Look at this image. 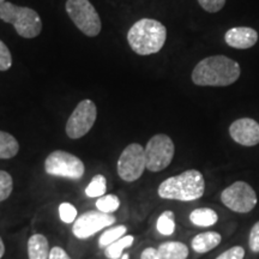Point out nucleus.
Here are the masks:
<instances>
[{"label": "nucleus", "instance_id": "nucleus-9", "mask_svg": "<svg viewBox=\"0 0 259 259\" xmlns=\"http://www.w3.org/2000/svg\"><path fill=\"white\" fill-rule=\"evenodd\" d=\"M97 118L96 105L92 100H83L77 105L72 114L67 119L66 131L67 137L79 139L85 136L93 128Z\"/></svg>", "mask_w": 259, "mask_h": 259}, {"label": "nucleus", "instance_id": "nucleus-30", "mask_svg": "<svg viewBox=\"0 0 259 259\" xmlns=\"http://www.w3.org/2000/svg\"><path fill=\"white\" fill-rule=\"evenodd\" d=\"M48 259H71V257L64 248L59 247V246H54L53 248H51L50 258Z\"/></svg>", "mask_w": 259, "mask_h": 259}, {"label": "nucleus", "instance_id": "nucleus-18", "mask_svg": "<svg viewBox=\"0 0 259 259\" xmlns=\"http://www.w3.org/2000/svg\"><path fill=\"white\" fill-rule=\"evenodd\" d=\"M19 151L18 141L9 132L0 131V160L15 157Z\"/></svg>", "mask_w": 259, "mask_h": 259}, {"label": "nucleus", "instance_id": "nucleus-21", "mask_svg": "<svg viewBox=\"0 0 259 259\" xmlns=\"http://www.w3.org/2000/svg\"><path fill=\"white\" fill-rule=\"evenodd\" d=\"M107 190V180L102 174H96L93 178L89 185L85 189V194L90 198H100V197L105 196Z\"/></svg>", "mask_w": 259, "mask_h": 259}, {"label": "nucleus", "instance_id": "nucleus-34", "mask_svg": "<svg viewBox=\"0 0 259 259\" xmlns=\"http://www.w3.org/2000/svg\"><path fill=\"white\" fill-rule=\"evenodd\" d=\"M5 2H6V0H0V5H2L3 3H5Z\"/></svg>", "mask_w": 259, "mask_h": 259}, {"label": "nucleus", "instance_id": "nucleus-14", "mask_svg": "<svg viewBox=\"0 0 259 259\" xmlns=\"http://www.w3.org/2000/svg\"><path fill=\"white\" fill-rule=\"evenodd\" d=\"M222 236L218 232H205L196 235L191 241V247L197 253H206L221 244Z\"/></svg>", "mask_w": 259, "mask_h": 259}, {"label": "nucleus", "instance_id": "nucleus-3", "mask_svg": "<svg viewBox=\"0 0 259 259\" xmlns=\"http://www.w3.org/2000/svg\"><path fill=\"white\" fill-rule=\"evenodd\" d=\"M205 192V180L203 174L197 169L183 171L163 180L157 189L161 198L179 200V202H193L202 198Z\"/></svg>", "mask_w": 259, "mask_h": 259}, {"label": "nucleus", "instance_id": "nucleus-2", "mask_svg": "<svg viewBox=\"0 0 259 259\" xmlns=\"http://www.w3.org/2000/svg\"><path fill=\"white\" fill-rule=\"evenodd\" d=\"M167 40V29L160 21L142 18L127 31V42L138 56H151L158 53Z\"/></svg>", "mask_w": 259, "mask_h": 259}, {"label": "nucleus", "instance_id": "nucleus-7", "mask_svg": "<svg viewBox=\"0 0 259 259\" xmlns=\"http://www.w3.org/2000/svg\"><path fill=\"white\" fill-rule=\"evenodd\" d=\"M45 170L53 177L79 180L85 171L83 161L73 154L64 150H56L48 155L45 161Z\"/></svg>", "mask_w": 259, "mask_h": 259}, {"label": "nucleus", "instance_id": "nucleus-25", "mask_svg": "<svg viewBox=\"0 0 259 259\" xmlns=\"http://www.w3.org/2000/svg\"><path fill=\"white\" fill-rule=\"evenodd\" d=\"M59 216L64 223H73L77 220V209L70 203H61L59 205Z\"/></svg>", "mask_w": 259, "mask_h": 259}, {"label": "nucleus", "instance_id": "nucleus-8", "mask_svg": "<svg viewBox=\"0 0 259 259\" xmlns=\"http://www.w3.org/2000/svg\"><path fill=\"white\" fill-rule=\"evenodd\" d=\"M221 202L226 208L238 213H247L257 205V194L245 181H235L222 191Z\"/></svg>", "mask_w": 259, "mask_h": 259}, {"label": "nucleus", "instance_id": "nucleus-29", "mask_svg": "<svg viewBox=\"0 0 259 259\" xmlns=\"http://www.w3.org/2000/svg\"><path fill=\"white\" fill-rule=\"evenodd\" d=\"M248 245L252 252L259 253V221L255 222L251 228L250 236H248Z\"/></svg>", "mask_w": 259, "mask_h": 259}, {"label": "nucleus", "instance_id": "nucleus-13", "mask_svg": "<svg viewBox=\"0 0 259 259\" xmlns=\"http://www.w3.org/2000/svg\"><path fill=\"white\" fill-rule=\"evenodd\" d=\"M225 41L235 50H248L258 42V32L250 27H234L227 30Z\"/></svg>", "mask_w": 259, "mask_h": 259}, {"label": "nucleus", "instance_id": "nucleus-23", "mask_svg": "<svg viewBox=\"0 0 259 259\" xmlns=\"http://www.w3.org/2000/svg\"><path fill=\"white\" fill-rule=\"evenodd\" d=\"M120 206V200L115 194H106V196L100 197L96 202L97 210L102 212L112 213L116 211Z\"/></svg>", "mask_w": 259, "mask_h": 259}, {"label": "nucleus", "instance_id": "nucleus-16", "mask_svg": "<svg viewBox=\"0 0 259 259\" xmlns=\"http://www.w3.org/2000/svg\"><path fill=\"white\" fill-rule=\"evenodd\" d=\"M157 250L163 259H186L189 257V247L179 241L163 242Z\"/></svg>", "mask_w": 259, "mask_h": 259}, {"label": "nucleus", "instance_id": "nucleus-5", "mask_svg": "<svg viewBox=\"0 0 259 259\" xmlns=\"http://www.w3.org/2000/svg\"><path fill=\"white\" fill-rule=\"evenodd\" d=\"M65 9L73 24L84 35L95 37L101 32V18L89 0H67Z\"/></svg>", "mask_w": 259, "mask_h": 259}, {"label": "nucleus", "instance_id": "nucleus-10", "mask_svg": "<svg viewBox=\"0 0 259 259\" xmlns=\"http://www.w3.org/2000/svg\"><path fill=\"white\" fill-rule=\"evenodd\" d=\"M118 174L126 183H134L143 176L145 166L144 148L138 143H131L124 149L118 160Z\"/></svg>", "mask_w": 259, "mask_h": 259}, {"label": "nucleus", "instance_id": "nucleus-26", "mask_svg": "<svg viewBox=\"0 0 259 259\" xmlns=\"http://www.w3.org/2000/svg\"><path fill=\"white\" fill-rule=\"evenodd\" d=\"M12 66V54L5 42L0 40V71H8Z\"/></svg>", "mask_w": 259, "mask_h": 259}, {"label": "nucleus", "instance_id": "nucleus-27", "mask_svg": "<svg viewBox=\"0 0 259 259\" xmlns=\"http://www.w3.org/2000/svg\"><path fill=\"white\" fill-rule=\"evenodd\" d=\"M197 2L200 8L210 14H216V12L221 11L223 6L226 5V0H197Z\"/></svg>", "mask_w": 259, "mask_h": 259}, {"label": "nucleus", "instance_id": "nucleus-33", "mask_svg": "<svg viewBox=\"0 0 259 259\" xmlns=\"http://www.w3.org/2000/svg\"><path fill=\"white\" fill-rule=\"evenodd\" d=\"M121 259H128V254L127 253H124L121 255Z\"/></svg>", "mask_w": 259, "mask_h": 259}, {"label": "nucleus", "instance_id": "nucleus-4", "mask_svg": "<svg viewBox=\"0 0 259 259\" xmlns=\"http://www.w3.org/2000/svg\"><path fill=\"white\" fill-rule=\"evenodd\" d=\"M0 19L14 25L21 37L34 38L42 31V19L34 9L5 2L0 5Z\"/></svg>", "mask_w": 259, "mask_h": 259}, {"label": "nucleus", "instance_id": "nucleus-1", "mask_svg": "<svg viewBox=\"0 0 259 259\" xmlns=\"http://www.w3.org/2000/svg\"><path fill=\"white\" fill-rule=\"evenodd\" d=\"M240 65L226 56L204 58L194 66L192 82L198 87H227L240 77Z\"/></svg>", "mask_w": 259, "mask_h": 259}, {"label": "nucleus", "instance_id": "nucleus-6", "mask_svg": "<svg viewBox=\"0 0 259 259\" xmlns=\"http://www.w3.org/2000/svg\"><path fill=\"white\" fill-rule=\"evenodd\" d=\"M145 151V166L147 169L156 173L169 166L173 161L176 147L169 136L158 134L149 139Z\"/></svg>", "mask_w": 259, "mask_h": 259}, {"label": "nucleus", "instance_id": "nucleus-15", "mask_svg": "<svg viewBox=\"0 0 259 259\" xmlns=\"http://www.w3.org/2000/svg\"><path fill=\"white\" fill-rule=\"evenodd\" d=\"M50 244L47 238L42 234H34L28 240L29 259H48L50 258Z\"/></svg>", "mask_w": 259, "mask_h": 259}, {"label": "nucleus", "instance_id": "nucleus-32", "mask_svg": "<svg viewBox=\"0 0 259 259\" xmlns=\"http://www.w3.org/2000/svg\"><path fill=\"white\" fill-rule=\"evenodd\" d=\"M4 253H5V245H4V241H3L2 236H0V259L3 258Z\"/></svg>", "mask_w": 259, "mask_h": 259}, {"label": "nucleus", "instance_id": "nucleus-11", "mask_svg": "<svg viewBox=\"0 0 259 259\" xmlns=\"http://www.w3.org/2000/svg\"><path fill=\"white\" fill-rule=\"evenodd\" d=\"M115 222L112 213L102 212L100 210H90L80 215L73 222V235L78 239H88Z\"/></svg>", "mask_w": 259, "mask_h": 259}, {"label": "nucleus", "instance_id": "nucleus-20", "mask_svg": "<svg viewBox=\"0 0 259 259\" xmlns=\"http://www.w3.org/2000/svg\"><path fill=\"white\" fill-rule=\"evenodd\" d=\"M156 228L160 234L164 236H169L176 231V216L170 210H166L157 219Z\"/></svg>", "mask_w": 259, "mask_h": 259}, {"label": "nucleus", "instance_id": "nucleus-31", "mask_svg": "<svg viewBox=\"0 0 259 259\" xmlns=\"http://www.w3.org/2000/svg\"><path fill=\"white\" fill-rule=\"evenodd\" d=\"M141 259H163V258L161 257L160 252H158L157 248L148 247L142 252Z\"/></svg>", "mask_w": 259, "mask_h": 259}, {"label": "nucleus", "instance_id": "nucleus-24", "mask_svg": "<svg viewBox=\"0 0 259 259\" xmlns=\"http://www.w3.org/2000/svg\"><path fill=\"white\" fill-rule=\"evenodd\" d=\"M14 190V180L8 171L0 170V202H4Z\"/></svg>", "mask_w": 259, "mask_h": 259}, {"label": "nucleus", "instance_id": "nucleus-22", "mask_svg": "<svg viewBox=\"0 0 259 259\" xmlns=\"http://www.w3.org/2000/svg\"><path fill=\"white\" fill-rule=\"evenodd\" d=\"M127 232V228L125 226H115L112 227V228L107 229L102 233V235L100 236L99 239V246L100 247H107L113 242L119 240V239L122 238Z\"/></svg>", "mask_w": 259, "mask_h": 259}, {"label": "nucleus", "instance_id": "nucleus-19", "mask_svg": "<svg viewBox=\"0 0 259 259\" xmlns=\"http://www.w3.org/2000/svg\"><path fill=\"white\" fill-rule=\"evenodd\" d=\"M135 238L132 235H124L122 238L119 239L107 246L105 250V255L109 259H118L121 258V255L124 254V250L127 247H131L132 244H134Z\"/></svg>", "mask_w": 259, "mask_h": 259}, {"label": "nucleus", "instance_id": "nucleus-12", "mask_svg": "<svg viewBox=\"0 0 259 259\" xmlns=\"http://www.w3.org/2000/svg\"><path fill=\"white\" fill-rule=\"evenodd\" d=\"M229 135L235 143L242 147L259 144V124L254 119L240 118L229 126Z\"/></svg>", "mask_w": 259, "mask_h": 259}, {"label": "nucleus", "instance_id": "nucleus-17", "mask_svg": "<svg viewBox=\"0 0 259 259\" xmlns=\"http://www.w3.org/2000/svg\"><path fill=\"white\" fill-rule=\"evenodd\" d=\"M190 221L197 227H211L219 221V215L215 210L210 208L194 209L190 213Z\"/></svg>", "mask_w": 259, "mask_h": 259}, {"label": "nucleus", "instance_id": "nucleus-28", "mask_svg": "<svg viewBox=\"0 0 259 259\" xmlns=\"http://www.w3.org/2000/svg\"><path fill=\"white\" fill-rule=\"evenodd\" d=\"M245 250L242 246H233L219 255L216 259H244Z\"/></svg>", "mask_w": 259, "mask_h": 259}]
</instances>
